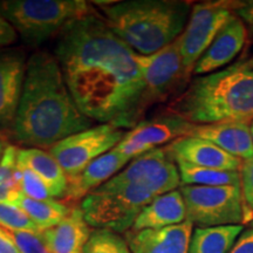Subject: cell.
<instances>
[{
    "instance_id": "obj_29",
    "label": "cell",
    "mask_w": 253,
    "mask_h": 253,
    "mask_svg": "<svg viewBox=\"0 0 253 253\" xmlns=\"http://www.w3.org/2000/svg\"><path fill=\"white\" fill-rule=\"evenodd\" d=\"M5 229V227H4ZM8 235L14 240L20 253H52L47 248L41 232L34 231H18L7 230Z\"/></svg>"
},
{
    "instance_id": "obj_15",
    "label": "cell",
    "mask_w": 253,
    "mask_h": 253,
    "mask_svg": "<svg viewBox=\"0 0 253 253\" xmlns=\"http://www.w3.org/2000/svg\"><path fill=\"white\" fill-rule=\"evenodd\" d=\"M194 224L185 220L163 229L128 231L126 240L132 253H189Z\"/></svg>"
},
{
    "instance_id": "obj_7",
    "label": "cell",
    "mask_w": 253,
    "mask_h": 253,
    "mask_svg": "<svg viewBox=\"0 0 253 253\" xmlns=\"http://www.w3.org/2000/svg\"><path fill=\"white\" fill-rule=\"evenodd\" d=\"M186 220L197 227L244 225L252 221L243 196L242 185H182Z\"/></svg>"
},
{
    "instance_id": "obj_10",
    "label": "cell",
    "mask_w": 253,
    "mask_h": 253,
    "mask_svg": "<svg viewBox=\"0 0 253 253\" xmlns=\"http://www.w3.org/2000/svg\"><path fill=\"white\" fill-rule=\"evenodd\" d=\"M104 184L140 186L155 196H161L177 190L181 185V177L167 147H160L132 158L125 169Z\"/></svg>"
},
{
    "instance_id": "obj_26",
    "label": "cell",
    "mask_w": 253,
    "mask_h": 253,
    "mask_svg": "<svg viewBox=\"0 0 253 253\" xmlns=\"http://www.w3.org/2000/svg\"><path fill=\"white\" fill-rule=\"evenodd\" d=\"M82 253H132L126 240L109 230H94Z\"/></svg>"
},
{
    "instance_id": "obj_11",
    "label": "cell",
    "mask_w": 253,
    "mask_h": 253,
    "mask_svg": "<svg viewBox=\"0 0 253 253\" xmlns=\"http://www.w3.org/2000/svg\"><path fill=\"white\" fill-rule=\"evenodd\" d=\"M138 62L143 75L145 110L175 94L190 78L183 65L178 39L154 54H138Z\"/></svg>"
},
{
    "instance_id": "obj_25",
    "label": "cell",
    "mask_w": 253,
    "mask_h": 253,
    "mask_svg": "<svg viewBox=\"0 0 253 253\" xmlns=\"http://www.w3.org/2000/svg\"><path fill=\"white\" fill-rule=\"evenodd\" d=\"M18 148L7 145L0 162V203L14 205L21 194L17 179Z\"/></svg>"
},
{
    "instance_id": "obj_17",
    "label": "cell",
    "mask_w": 253,
    "mask_h": 253,
    "mask_svg": "<svg viewBox=\"0 0 253 253\" xmlns=\"http://www.w3.org/2000/svg\"><path fill=\"white\" fill-rule=\"evenodd\" d=\"M167 149L173 158H179L198 167L240 171L243 166L242 160L227 154L216 144L192 136L177 138L167 145Z\"/></svg>"
},
{
    "instance_id": "obj_6",
    "label": "cell",
    "mask_w": 253,
    "mask_h": 253,
    "mask_svg": "<svg viewBox=\"0 0 253 253\" xmlns=\"http://www.w3.org/2000/svg\"><path fill=\"white\" fill-rule=\"evenodd\" d=\"M156 197L140 186L102 184L82 199L80 208L90 227L123 233L132 229L141 211Z\"/></svg>"
},
{
    "instance_id": "obj_23",
    "label": "cell",
    "mask_w": 253,
    "mask_h": 253,
    "mask_svg": "<svg viewBox=\"0 0 253 253\" xmlns=\"http://www.w3.org/2000/svg\"><path fill=\"white\" fill-rule=\"evenodd\" d=\"M14 205L27 214L40 232L58 225L72 210V208H69L67 204L58 202L56 199L40 201V199L27 197L24 194L19 195Z\"/></svg>"
},
{
    "instance_id": "obj_19",
    "label": "cell",
    "mask_w": 253,
    "mask_h": 253,
    "mask_svg": "<svg viewBox=\"0 0 253 253\" xmlns=\"http://www.w3.org/2000/svg\"><path fill=\"white\" fill-rule=\"evenodd\" d=\"M91 232L81 208L74 207L65 219L41 236L52 253H82Z\"/></svg>"
},
{
    "instance_id": "obj_32",
    "label": "cell",
    "mask_w": 253,
    "mask_h": 253,
    "mask_svg": "<svg viewBox=\"0 0 253 253\" xmlns=\"http://www.w3.org/2000/svg\"><path fill=\"white\" fill-rule=\"evenodd\" d=\"M230 253H253V229L243 231Z\"/></svg>"
},
{
    "instance_id": "obj_2",
    "label": "cell",
    "mask_w": 253,
    "mask_h": 253,
    "mask_svg": "<svg viewBox=\"0 0 253 253\" xmlns=\"http://www.w3.org/2000/svg\"><path fill=\"white\" fill-rule=\"evenodd\" d=\"M93 123L79 109L54 53H33L11 131L14 140L28 148H50Z\"/></svg>"
},
{
    "instance_id": "obj_16",
    "label": "cell",
    "mask_w": 253,
    "mask_h": 253,
    "mask_svg": "<svg viewBox=\"0 0 253 253\" xmlns=\"http://www.w3.org/2000/svg\"><path fill=\"white\" fill-rule=\"evenodd\" d=\"M250 126L251 122L248 121L195 125L189 136L211 142L244 162L253 158V140Z\"/></svg>"
},
{
    "instance_id": "obj_9",
    "label": "cell",
    "mask_w": 253,
    "mask_h": 253,
    "mask_svg": "<svg viewBox=\"0 0 253 253\" xmlns=\"http://www.w3.org/2000/svg\"><path fill=\"white\" fill-rule=\"evenodd\" d=\"M235 6V2L227 1H207L192 6L188 24L178 38L183 65L190 75L220 28L233 14Z\"/></svg>"
},
{
    "instance_id": "obj_18",
    "label": "cell",
    "mask_w": 253,
    "mask_h": 253,
    "mask_svg": "<svg viewBox=\"0 0 253 253\" xmlns=\"http://www.w3.org/2000/svg\"><path fill=\"white\" fill-rule=\"evenodd\" d=\"M130 161L131 158L114 148L93 161L80 175L68 179V189L63 198L67 202L82 201L87 195L118 175Z\"/></svg>"
},
{
    "instance_id": "obj_22",
    "label": "cell",
    "mask_w": 253,
    "mask_h": 253,
    "mask_svg": "<svg viewBox=\"0 0 253 253\" xmlns=\"http://www.w3.org/2000/svg\"><path fill=\"white\" fill-rule=\"evenodd\" d=\"M243 231L244 225L196 227L189 253H230Z\"/></svg>"
},
{
    "instance_id": "obj_1",
    "label": "cell",
    "mask_w": 253,
    "mask_h": 253,
    "mask_svg": "<svg viewBox=\"0 0 253 253\" xmlns=\"http://www.w3.org/2000/svg\"><path fill=\"white\" fill-rule=\"evenodd\" d=\"M54 55L79 109L91 121L132 129L144 108L138 54L114 34L96 12L69 24Z\"/></svg>"
},
{
    "instance_id": "obj_33",
    "label": "cell",
    "mask_w": 253,
    "mask_h": 253,
    "mask_svg": "<svg viewBox=\"0 0 253 253\" xmlns=\"http://www.w3.org/2000/svg\"><path fill=\"white\" fill-rule=\"evenodd\" d=\"M233 11L244 23L249 24L251 28H253V0L239 2L238 5L236 4Z\"/></svg>"
},
{
    "instance_id": "obj_4",
    "label": "cell",
    "mask_w": 253,
    "mask_h": 253,
    "mask_svg": "<svg viewBox=\"0 0 253 253\" xmlns=\"http://www.w3.org/2000/svg\"><path fill=\"white\" fill-rule=\"evenodd\" d=\"M110 30L135 53L150 55L182 36L192 6L176 0L96 2Z\"/></svg>"
},
{
    "instance_id": "obj_12",
    "label": "cell",
    "mask_w": 253,
    "mask_h": 253,
    "mask_svg": "<svg viewBox=\"0 0 253 253\" xmlns=\"http://www.w3.org/2000/svg\"><path fill=\"white\" fill-rule=\"evenodd\" d=\"M194 126L181 116L168 112L166 115L141 121L126 132L115 149L132 160L160 145L170 144L177 138L189 136Z\"/></svg>"
},
{
    "instance_id": "obj_13",
    "label": "cell",
    "mask_w": 253,
    "mask_h": 253,
    "mask_svg": "<svg viewBox=\"0 0 253 253\" xmlns=\"http://www.w3.org/2000/svg\"><path fill=\"white\" fill-rule=\"evenodd\" d=\"M27 61L24 49L0 50V134L11 132L13 128L24 90Z\"/></svg>"
},
{
    "instance_id": "obj_31",
    "label": "cell",
    "mask_w": 253,
    "mask_h": 253,
    "mask_svg": "<svg viewBox=\"0 0 253 253\" xmlns=\"http://www.w3.org/2000/svg\"><path fill=\"white\" fill-rule=\"evenodd\" d=\"M18 33L14 27L0 14V50L8 48L17 40Z\"/></svg>"
},
{
    "instance_id": "obj_24",
    "label": "cell",
    "mask_w": 253,
    "mask_h": 253,
    "mask_svg": "<svg viewBox=\"0 0 253 253\" xmlns=\"http://www.w3.org/2000/svg\"><path fill=\"white\" fill-rule=\"evenodd\" d=\"M173 160L178 168L182 185H242L240 171L210 169V168L195 166V164L188 163L179 158H173Z\"/></svg>"
},
{
    "instance_id": "obj_36",
    "label": "cell",
    "mask_w": 253,
    "mask_h": 253,
    "mask_svg": "<svg viewBox=\"0 0 253 253\" xmlns=\"http://www.w3.org/2000/svg\"><path fill=\"white\" fill-rule=\"evenodd\" d=\"M246 62H248V65L250 66V67H251V68L253 69V55H252V58H251V59H250V60H249V61H246Z\"/></svg>"
},
{
    "instance_id": "obj_27",
    "label": "cell",
    "mask_w": 253,
    "mask_h": 253,
    "mask_svg": "<svg viewBox=\"0 0 253 253\" xmlns=\"http://www.w3.org/2000/svg\"><path fill=\"white\" fill-rule=\"evenodd\" d=\"M17 179L21 194L27 196V197L40 199V201L54 199L48 186L45 184V182L36 172L32 171L30 168L25 167L20 163H18Z\"/></svg>"
},
{
    "instance_id": "obj_3",
    "label": "cell",
    "mask_w": 253,
    "mask_h": 253,
    "mask_svg": "<svg viewBox=\"0 0 253 253\" xmlns=\"http://www.w3.org/2000/svg\"><path fill=\"white\" fill-rule=\"evenodd\" d=\"M168 112L192 125L253 121V69L239 61L196 77L169 104Z\"/></svg>"
},
{
    "instance_id": "obj_38",
    "label": "cell",
    "mask_w": 253,
    "mask_h": 253,
    "mask_svg": "<svg viewBox=\"0 0 253 253\" xmlns=\"http://www.w3.org/2000/svg\"><path fill=\"white\" fill-rule=\"evenodd\" d=\"M251 225H252V229H253V219H252V221H251Z\"/></svg>"
},
{
    "instance_id": "obj_20",
    "label": "cell",
    "mask_w": 253,
    "mask_h": 253,
    "mask_svg": "<svg viewBox=\"0 0 253 253\" xmlns=\"http://www.w3.org/2000/svg\"><path fill=\"white\" fill-rule=\"evenodd\" d=\"M186 220V208L184 198L179 190L157 196L145 207L136 218L132 231L178 225Z\"/></svg>"
},
{
    "instance_id": "obj_28",
    "label": "cell",
    "mask_w": 253,
    "mask_h": 253,
    "mask_svg": "<svg viewBox=\"0 0 253 253\" xmlns=\"http://www.w3.org/2000/svg\"><path fill=\"white\" fill-rule=\"evenodd\" d=\"M0 226L7 230L40 232L36 224L28 218L23 210H20L15 205L5 203H0Z\"/></svg>"
},
{
    "instance_id": "obj_8",
    "label": "cell",
    "mask_w": 253,
    "mask_h": 253,
    "mask_svg": "<svg viewBox=\"0 0 253 253\" xmlns=\"http://www.w3.org/2000/svg\"><path fill=\"white\" fill-rule=\"evenodd\" d=\"M126 132L112 125H99L73 134L49 148L68 179L80 175L93 161L118 145Z\"/></svg>"
},
{
    "instance_id": "obj_5",
    "label": "cell",
    "mask_w": 253,
    "mask_h": 253,
    "mask_svg": "<svg viewBox=\"0 0 253 253\" xmlns=\"http://www.w3.org/2000/svg\"><path fill=\"white\" fill-rule=\"evenodd\" d=\"M95 12L84 0H2L0 14L8 21L24 43L40 47L47 40Z\"/></svg>"
},
{
    "instance_id": "obj_21",
    "label": "cell",
    "mask_w": 253,
    "mask_h": 253,
    "mask_svg": "<svg viewBox=\"0 0 253 253\" xmlns=\"http://www.w3.org/2000/svg\"><path fill=\"white\" fill-rule=\"evenodd\" d=\"M18 163L30 168L45 182L53 198H63L68 189V177L49 151L39 148H24L18 150Z\"/></svg>"
},
{
    "instance_id": "obj_34",
    "label": "cell",
    "mask_w": 253,
    "mask_h": 253,
    "mask_svg": "<svg viewBox=\"0 0 253 253\" xmlns=\"http://www.w3.org/2000/svg\"><path fill=\"white\" fill-rule=\"evenodd\" d=\"M0 253H20L14 240L2 226H0Z\"/></svg>"
},
{
    "instance_id": "obj_14",
    "label": "cell",
    "mask_w": 253,
    "mask_h": 253,
    "mask_svg": "<svg viewBox=\"0 0 253 253\" xmlns=\"http://www.w3.org/2000/svg\"><path fill=\"white\" fill-rule=\"evenodd\" d=\"M248 31L245 23L238 15L232 14L196 63L192 74L202 77L225 67L242 52Z\"/></svg>"
},
{
    "instance_id": "obj_30",
    "label": "cell",
    "mask_w": 253,
    "mask_h": 253,
    "mask_svg": "<svg viewBox=\"0 0 253 253\" xmlns=\"http://www.w3.org/2000/svg\"><path fill=\"white\" fill-rule=\"evenodd\" d=\"M242 191L249 210L253 213V158L243 162L240 169Z\"/></svg>"
},
{
    "instance_id": "obj_35",
    "label": "cell",
    "mask_w": 253,
    "mask_h": 253,
    "mask_svg": "<svg viewBox=\"0 0 253 253\" xmlns=\"http://www.w3.org/2000/svg\"><path fill=\"white\" fill-rule=\"evenodd\" d=\"M6 148H7L6 147V143L1 140V138H0V162H1V158H2V156H4Z\"/></svg>"
},
{
    "instance_id": "obj_37",
    "label": "cell",
    "mask_w": 253,
    "mask_h": 253,
    "mask_svg": "<svg viewBox=\"0 0 253 253\" xmlns=\"http://www.w3.org/2000/svg\"><path fill=\"white\" fill-rule=\"evenodd\" d=\"M250 128H251V135H252V140H253V121L251 122V126H250Z\"/></svg>"
}]
</instances>
